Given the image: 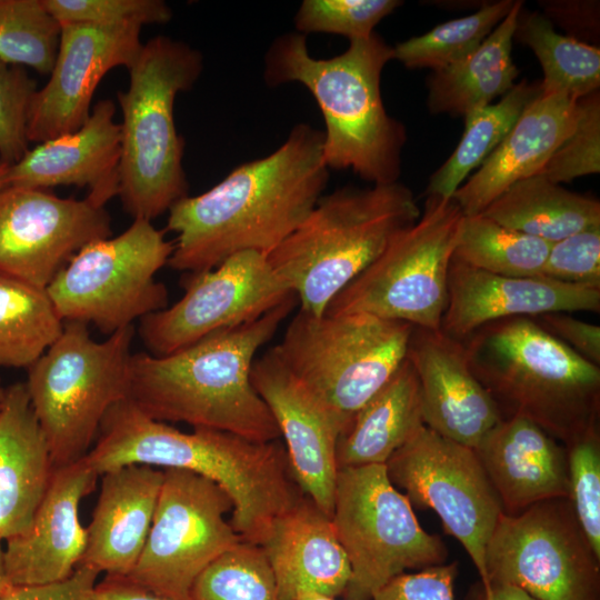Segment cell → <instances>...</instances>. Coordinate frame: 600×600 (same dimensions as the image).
Here are the masks:
<instances>
[{"label": "cell", "mask_w": 600, "mask_h": 600, "mask_svg": "<svg viewBox=\"0 0 600 600\" xmlns=\"http://www.w3.org/2000/svg\"><path fill=\"white\" fill-rule=\"evenodd\" d=\"M413 328L363 312L299 309L272 350L344 432L407 359Z\"/></svg>", "instance_id": "obj_8"}, {"label": "cell", "mask_w": 600, "mask_h": 600, "mask_svg": "<svg viewBox=\"0 0 600 600\" xmlns=\"http://www.w3.org/2000/svg\"><path fill=\"white\" fill-rule=\"evenodd\" d=\"M540 277L600 290V227L553 242Z\"/></svg>", "instance_id": "obj_44"}, {"label": "cell", "mask_w": 600, "mask_h": 600, "mask_svg": "<svg viewBox=\"0 0 600 600\" xmlns=\"http://www.w3.org/2000/svg\"><path fill=\"white\" fill-rule=\"evenodd\" d=\"M463 213L452 198L427 196L419 219L328 304L324 313L363 312L438 330Z\"/></svg>", "instance_id": "obj_10"}, {"label": "cell", "mask_w": 600, "mask_h": 600, "mask_svg": "<svg viewBox=\"0 0 600 600\" xmlns=\"http://www.w3.org/2000/svg\"><path fill=\"white\" fill-rule=\"evenodd\" d=\"M532 319L581 357L599 366V326L576 319L566 312L544 313Z\"/></svg>", "instance_id": "obj_48"}, {"label": "cell", "mask_w": 600, "mask_h": 600, "mask_svg": "<svg viewBox=\"0 0 600 600\" xmlns=\"http://www.w3.org/2000/svg\"><path fill=\"white\" fill-rule=\"evenodd\" d=\"M291 293L266 254L238 252L211 270L190 273L180 300L142 318L139 333L149 353L166 356L254 321Z\"/></svg>", "instance_id": "obj_16"}, {"label": "cell", "mask_w": 600, "mask_h": 600, "mask_svg": "<svg viewBox=\"0 0 600 600\" xmlns=\"http://www.w3.org/2000/svg\"><path fill=\"white\" fill-rule=\"evenodd\" d=\"M98 477L86 458L53 470L29 529L6 541L3 567L9 584L51 583L73 573L87 538L80 502L94 489Z\"/></svg>", "instance_id": "obj_22"}, {"label": "cell", "mask_w": 600, "mask_h": 600, "mask_svg": "<svg viewBox=\"0 0 600 600\" xmlns=\"http://www.w3.org/2000/svg\"><path fill=\"white\" fill-rule=\"evenodd\" d=\"M541 93L540 82L523 79L496 103L464 117L459 143L429 179L426 194L452 198L470 172L479 168L511 130L526 107Z\"/></svg>", "instance_id": "obj_32"}, {"label": "cell", "mask_w": 600, "mask_h": 600, "mask_svg": "<svg viewBox=\"0 0 600 600\" xmlns=\"http://www.w3.org/2000/svg\"><path fill=\"white\" fill-rule=\"evenodd\" d=\"M141 26L61 24L56 60L48 82L30 107L29 142H44L80 129L102 78L117 67L129 69L142 42Z\"/></svg>", "instance_id": "obj_18"}, {"label": "cell", "mask_w": 600, "mask_h": 600, "mask_svg": "<svg viewBox=\"0 0 600 600\" xmlns=\"http://www.w3.org/2000/svg\"><path fill=\"white\" fill-rule=\"evenodd\" d=\"M202 69L200 51L164 36L143 43L128 69L129 86L117 93L122 112L118 196L133 219L152 221L188 196L184 139L173 107Z\"/></svg>", "instance_id": "obj_7"}, {"label": "cell", "mask_w": 600, "mask_h": 600, "mask_svg": "<svg viewBox=\"0 0 600 600\" xmlns=\"http://www.w3.org/2000/svg\"><path fill=\"white\" fill-rule=\"evenodd\" d=\"M569 500L600 560V438L598 426L568 447Z\"/></svg>", "instance_id": "obj_40"}, {"label": "cell", "mask_w": 600, "mask_h": 600, "mask_svg": "<svg viewBox=\"0 0 600 600\" xmlns=\"http://www.w3.org/2000/svg\"><path fill=\"white\" fill-rule=\"evenodd\" d=\"M551 246L477 213L463 216L453 258L493 274L531 278L540 277Z\"/></svg>", "instance_id": "obj_35"}, {"label": "cell", "mask_w": 600, "mask_h": 600, "mask_svg": "<svg viewBox=\"0 0 600 600\" xmlns=\"http://www.w3.org/2000/svg\"><path fill=\"white\" fill-rule=\"evenodd\" d=\"M53 470L26 384L14 383L0 411V541L29 529Z\"/></svg>", "instance_id": "obj_28"}, {"label": "cell", "mask_w": 600, "mask_h": 600, "mask_svg": "<svg viewBox=\"0 0 600 600\" xmlns=\"http://www.w3.org/2000/svg\"><path fill=\"white\" fill-rule=\"evenodd\" d=\"M191 600H279V596L262 549L241 540L199 574Z\"/></svg>", "instance_id": "obj_38"}, {"label": "cell", "mask_w": 600, "mask_h": 600, "mask_svg": "<svg viewBox=\"0 0 600 600\" xmlns=\"http://www.w3.org/2000/svg\"><path fill=\"white\" fill-rule=\"evenodd\" d=\"M474 451L506 514L569 498L567 449L527 418L504 417Z\"/></svg>", "instance_id": "obj_26"}, {"label": "cell", "mask_w": 600, "mask_h": 600, "mask_svg": "<svg viewBox=\"0 0 600 600\" xmlns=\"http://www.w3.org/2000/svg\"><path fill=\"white\" fill-rule=\"evenodd\" d=\"M481 600H537L526 591L508 584H491Z\"/></svg>", "instance_id": "obj_50"}, {"label": "cell", "mask_w": 600, "mask_h": 600, "mask_svg": "<svg viewBox=\"0 0 600 600\" xmlns=\"http://www.w3.org/2000/svg\"><path fill=\"white\" fill-rule=\"evenodd\" d=\"M407 358L419 381L427 428L476 449L503 419L496 401L472 372L462 341L440 329L414 327Z\"/></svg>", "instance_id": "obj_20"}, {"label": "cell", "mask_w": 600, "mask_h": 600, "mask_svg": "<svg viewBox=\"0 0 600 600\" xmlns=\"http://www.w3.org/2000/svg\"><path fill=\"white\" fill-rule=\"evenodd\" d=\"M37 81L22 66L0 60V160L14 164L29 151L27 127Z\"/></svg>", "instance_id": "obj_43"}, {"label": "cell", "mask_w": 600, "mask_h": 600, "mask_svg": "<svg viewBox=\"0 0 600 600\" xmlns=\"http://www.w3.org/2000/svg\"><path fill=\"white\" fill-rule=\"evenodd\" d=\"M401 4L398 0H304L294 26L302 34L324 32L346 36L349 41L363 39Z\"/></svg>", "instance_id": "obj_39"}, {"label": "cell", "mask_w": 600, "mask_h": 600, "mask_svg": "<svg viewBox=\"0 0 600 600\" xmlns=\"http://www.w3.org/2000/svg\"><path fill=\"white\" fill-rule=\"evenodd\" d=\"M6 392H7V389L2 388L0 384V411L2 409L4 399H6Z\"/></svg>", "instance_id": "obj_54"}, {"label": "cell", "mask_w": 600, "mask_h": 600, "mask_svg": "<svg viewBox=\"0 0 600 600\" xmlns=\"http://www.w3.org/2000/svg\"><path fill=\"white\" fill-rule=\"evenodd\" d=\"M386 469L411 506L439 516L446 532L468 552L484 588L487 544L504 512L474 449L423 426L389 458Z\"/></svg>", "instance_id": "obj_15"}, {"label": "cell", "mask_w": 600, "mask_h": 600, "mask_svg": "<svg viewBox=\"0 0 600 600\" xmlns=\"http://www.w3.org/2000/svg\"><path fill=\"white\" fill-rule=\"evenodd\" d=\"M480 213L551 243L600 227L597 199L570 191L540 174L513 183Z\"/></svg>", "instance_id": "obj_31"}, {"label": "cell", "mask_w": 600, "mask_h": 600, "mask_svg": "<svg viewBox=\"0 0 600 600\" xmlns=\"http://www.w3.org/2000/svg\"><path fill=\"white\" fill-rule=\"evenodd\" d=\"M10 166L0 160V190L8 186L7 177Z\"/></svg>", "instance_id": "obj_52"}, {"label": "cell", "mask_w": 600, "mask_h": 600, "mask_svg": "<svg viewBox=\"0 0 600 600\" xmlns=\"http://www.w3.org/2000/svg\"><path fill=\"white\" fill-rule=\"evenodd\" d=\"M328 180L323 131L298 123L269 156L240 164L211 189L170 208L167 229L177 242L169 266L190 274L242 251L268 256L314 208Z\"/></svg>", "instance_id": "obj_1"}, {"label": "cell", "mask_w": 600, "mask_h": 600, "mask_svg": "<svg viewBox=\"0 0 600 600\" xmlns=\"http://www.w3.org/2000/svg\"><path fill=\"white\" fill-rule=\"evenodd\" d=\"M423 426L419 381L407 358L339 436L337 468L386 464Z\"/></svg>", "instance_id": "obj_29"}, {"label": "cell", "mask_w": 600, "mask_h": 600, "mask_svg": "<svg viewBox=\"0 0 600 600\" xmlns=\"http://www.w3.org/2000/svg\"><path fill=\"white\" fill-rule=\"evenodd\" d=\"M456 563L438 564L390 580L372 600H454Z\"/></svg>", "instance_id": "obj_45"}, {"label": "cell", "mask_w": 600, "mask_h": 600, "mask_svg": "<svg viewBox=\"0 0 600 600\" xmlns=\"http://www.w3.org/2000/svg\"><path fill=\"white\" fill-rule=\"evenodd\" d=\"M539 3L541 13L567 36L589 44L599 40V1L542 0Z\"/></svg>", "instance_id": "obj_46"}, {"label": "cell", "mask_w": 600, "mask_h": 600, "mask_svg": "<svg viewBox=\"0 0 600 600\" xmlns=\"http://www.w3.org/2000/svg\"><path fill=\"white\" fill-rule=\"evenodd\" d=\"M99 571L78 566L64 580L43 584H8L0 600H88Z\"/></svg>", "instance_id": "obj_47"}, {"label": "cell", "mask_w": 600, "mask_h": 600, "mask_svg": "<svg viewBox=\"0 0 600 600\" xmlns=\"http://www.w3.org/2000/svg\"><path fill=\"white\" fill-rule=\"evenodd\" d=\"M297 303L291 293L254 321L166 356L133 353L127 398L158 421L184 422L257 442L278 440L279 428L252 386L251 369L258 350Z\"/></svg>", "instance_id": "obj_3"}, {"label": "cell", "mask_w": 600, "mask_h": 600, "mask_svg": "<svg viewBox=\"0 0 600 600\" xmlns=\"http://www.w3.org/2000/svg\"><path fill=\"white\" fill-rule=\"evenodd\" d=\"M420 214L412 191L399 181L343 187L322 196L267 258L299 309L320 316Z\"/></svg>", "instance_id": "obj_6"}, {"label": "cell", "mask_w": 600, "mask_h": 600, "mask_svg": "<svg viewBox=\"0 0 600 600\" xmlns=\"http://www.w3.org/2000/svg\"><path fill=\"white\" fill-rule=\"evenodd\" d=\"M133 336L129 326L96 341L88 324L66 321L28 368L24 384L54 469L84 458L107 411L128 397Z\"/></svg>", "instance_id": "obj_9"}, {"label": "cell", "mask_w": 600, "mask_h": 600, "mask_svg": "<svg viewBox=\"0 0 600 600\" xmlns=\"http://www.w3.org/2000/svg\"><path fill=\"white\" fill-rule=\"evenodd\" d=\"M8 581L6 579L4 567H3V548L1 547L0 541V597L3 593L4 589L8 587Z\"/></svg>", "instance_id": "obj_51"}, {"label": "cell", "mask_w": 600, "mask_h": 600, "mask_svg": "<svg viewBox=\"0 0 600 600\" xmlns=\"http://www.w3.org/2000/svg\"><path fill=\"white\" fill-rule=\"evenodd\" d=\"M172 251L151 221L133 219L119 236L78 251L47 292L63 322L92 323L110 336L168 307V290L156 274Z\"/></svg>", "instance_id": "obj_12"}, {"label": "cell", "mask_w": 600, "mask_h": 600, "mask_svg": "<svg viewBox=\"0 0 600 600\" xmlns=\"http://www.w3.org/2000/svg\"><path fill=\"white\" fill-rule=\"evenodd\" d=\"M61 24L42 0H0V60L32 68L42 76L51 72Z\"/></svg>", "instance_id": "obj_37"}, {"label": "cell", "mask_w": 600, "mask_h": 600, "mask_svg": "<svg viewBox=\"0 0 600 600\" xmlns=\"http://www.w3.org/2000/svg\"><path fill=\"white\" fill-rule=\"evenodd\" d=\"M574 129L550 157L538 174L554 183L600 172V94L578 100Z\"/></svg>", "instance_id": "obj_41"}, {"label": "cell", "mask_w": 600, "mask_h": 600, "mask_svg": "<svg viewBox=\"0 0 600 600\" xmlns=\"http://www.w3.org/2000/svg\"><path fill=\"white\" fill-rule=\"evenodd\" d=\"M112 234L111 217L89 199L43 189L0 190V273L47 289L87 244Z\"/></svg>", "instance_id": "obj_17"}, {"label": "cell", "mask_w": 600, "mask_h": 600, "mask_svg": "<svg viewBox=\"0 0 600 600\" xmlns=\"http://www.w3.org/2000/svg\"><path fill=\"white\" fill-rule=\"evenodd\" d=\"M470 368L502 416H520L570 447L598 426L600 368L532 318L487 323L463 341Z\"/></svg>", "instance_id": "obj_5"}, {"label": "cell", "mask_w": 600, "mask_h": 600, "mask_svg": "<svg viewBox=\"0 0 600 600\" xmlns=\"http://www.w3.org/2000/svg\"><path fill=\"white\" fill-rule=\"evenodd\" d=\"M272 570L279 600L342 596L351 567L331 517L301 494L277 516L258 544Z\"/></svg>", "instance_id": "obj_24"}, {"label": "cell", "mask_w": 600, "mask_h": 600, "mask_svg": "<svg viewBox=\"0 0 600 600\" xmlns=\"http://www.w3.org/2000/svg\"><path fill=\"white\" fill-rule=\"evenodd\" d=\"M101 488L79 566L127 577L146 544L163 469L131 464L101 474Z\"/></svg>", "instance_id": "obj_27"}, {"label": "cell", "mask_w": 600, "mask_h": 600, "mask_svg": "<svg viewBox=\"0 0 600 600\" xmlns=\"http://www.w3.org/2000/svg\"><path fill=\"white\" fill-rule=\"evenodd\" d=\"M578 100L542 94L522 111L511 130L452 196L464 216L482 212L513 183L538 174L576 127Z\"/></svg>", "instance_id": "obj_25"}, {"label": "cell", "mask_w": 600, "mask_h": 600, "mask_svg": "<svg viewBox=\"0 0 600 600\" xmlns=\"http://www.w3.org/2000/svg\"><path fill=\"white\" fill-rule=\"evenodd\" d=\"M88 600H174L156 593L126 577H109L96 583Z\"/></svg>", "instance_id": "obj_49"}, {"label": "cell", "mask_w": 600, "mask_h": 600, "mask_svg": "<svg viewBox=\"0 0 600 600\" xmlns=\"http://www.w3.org/2000/svg\"><path fill=\"white\" fill-rule=\"evenodd\" d=\"M62 330L47 289L0 273V367L28 369Z\"/></svg>", "instance_id": "obj_34"}, {"label": "cell", "mask_w": 600, "mask_h": 600, "mask_svg": "<svg viewBox=\"0 0 600 600\" xmlns=\"http://www.w3.org/2000/svg\"><path fill=\"white\" fill-rule=\"evenodd\" d=\"M114 116L112 100L98 101L80 129L40 142L11 164L8 186L87 188V199L104 207L119 192L121 126Z\"/></svg>", "instance_id": "obj_23"}, {"label": "cell", "mask_w": 600, "mask_h": 600, "mask_svg": "<svg viewBox=\"0 0 600 600\" xmlns=\"http://www.w3.org/2000/svg\"><path fill=\"white\" fill-rule=\"evenodd\" d=\"M251 382L283 438L294 482L331 517L338 472L336 447L342 427L290 373L272 348L254 360Z\"/></svg>", "instance_id": "obj_19"}, {"label": "cell", "mask_w": 600, "mask_h": 600, "mask_svg": "<svg viewBox=\"0 0 600 600\" xmlns=\"http://www.w3.org/2000/svg\"><path fill=\"white\" fill-rule=\"evenodd\" d=\"M514 40L528 46L538 58L543 79L542 94H563L579 100L599 91L600 49L562 34L539 11L521 9Z\"/></svg>", "instance_id": "obj_33"}, {"label": "cell", "mask_w": 600, "mask_h": 600, "mask_svg": "<svg viewBox=\"0 0 600 600\" xmlns=\"http://www.w3.org/2000/svg\"><path fill=\"white\" fill-rule=\"evenodd\" d=\"M394 59L380 36L351 40L341 54L312 57L306 34L289 32L271 43L264 81L276 87L300 82L313 96L324 119L323 159L328 168L352 169L372 184L397 182L404 126L390 117L381 97V73Z\"/></svg>", "instance_id": "obj_4"}, {"label": "cell", "mask_w": 600, "mask_h": 600, "mask_svg": "<svg viewBox=\"0 0 600 600\" xmlns=\"http://www.w3.org/2000/svg\"><path fill=\"white\" fill-rule=\"evenodd\" d=\"M514 0L482 4L469 16L442 22L393 47L394 59L409 69L446 68L471 54L509 13Z\"/></svg>", "instance_id": "obj_36"}, {"label": "cell", "mask_w": 600, "mask_h": 600, "mask_svg": "<svg viewBox=\"0 0 600 600\" xmlns=\"http://www.w3.org/2000/svg\"><path fill=\"white\" fill-rule=\"evenodd\" d=\"M487 591L517 587L537 600H597L599 559L569 498L503 513L486 549Z\"/></svg>", "instance_id": "obj_13"}, {"label": "cell", "mask_w": 600, "mask_h": 600, "mask_svg": "<svg viewBox=\"0 0 600 600\" xmlns=\"http://www.w3.org/2000/svg\"><path fill=\"white\" fill-rule=\"evenodd\" d=\"M193 429L183 432L152 419L124 398L107 411L84 458L99 477L131 464L206 477L231 498L233 530L242 540L259 544L271 521L301 496L284 447L279 440L257 442L224 431Z\"/></svg>", "instance_id": "obj_2"}, {"label": "cell", "mask_w": 600, "mask_h": 600, "mask_svg": "<svg viewBox=\"0 0 600 600\" xmlns=\"http://www.w3.org/2000/svg\"><path fill=\"white\" fill-rule=\"evenodd\" d=\"M232 509L229 494L212 480L163 469L146 544L126 578L174 600H191L199 574L242 540L226 519Z\"/></svg>", "instance_id": "obj_14"}, {"label": "cell", "mask_w": 600, "mask_h": 600, "mask_svg": "<svg viewBox=\"0 0 600 600\" xmlns=\"http://www.w3.org/2000/svg\"><path fill=\"white\" fill-rule=\"evenodd\" d=\"M298 600H336V599L321 597V596H311V597H304V598H301V599H298Z\"/></svg>", "instance_id": "obj_53"}, {"label": "cell", "mask_w": 600, "mask_h": 600, "mask_svg": "<svg viewBox=\"0 0 600 600\" xmlns=\"http://www.w3.org/2000/svg\"><path fill=\"white\" fill-rule=\"evenodd\" d=\"M523 7V1L514 0L509 13L471 54L432 71L427 80L431 113L466 117L503 97L516 84L519 70L511 52Z\"/></svg>", "instance_id": "obj_30"}, {"label": "cell", "mask_w": 600, "mask_h": 600, "mask_svg": "<svg viewBox=\"0 0 600 600\" xmlns=\"http://www.w3.org/2000/svg\"><path fill=\"white\" fill-rule=\"evenodd\" d=\"M331 521L351 567L344 600H372L406 569L447 558L443 542L421 528L386 464L338 469Z\"/></svg>", "instance_id": "obj_11"}, {"label": "cell", "mask_w": 600, "mask_h": 600, "mask_svg": "<svg viewBox=\"0 0 600 600\" xmlns=\"http://www.w3.org/2000/svg\"><path fill=\"white\" fill-rule=\"evenodd\" d=\"M60 23L93 26L163 24L172 18L162 0H42Z\"/></svg>", "instance_id": "obj_42"}, {"label": "cell", "mask_w": 600, "mask_h": 600, "mask_svg": "<svg viewBox=\"0 0 600 600\" xmlns=\"http://www.w3.org/2000/svg\"><path fill=\"white\" fill-rule=\"evenodd\" d=\"M599 310V289L543 277L493 274L452 257L448 272V301L440 330L463 341L480 327L506 318Z\"/></svg>", "instance_id": "obj_21"}]
</instances>
